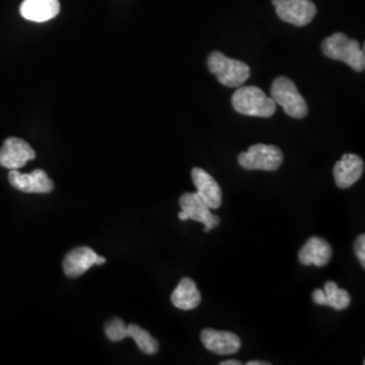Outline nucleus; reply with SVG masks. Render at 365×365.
Here are the masks:
<instances>
[{
  "label": "nucleus",
  "mask_w": 365,
  "mask_h": 365,
  "mask_svg": "<svg viewBox=\"0 0 365 365\" xmlns=\"http://www.w3.org/2000/svg\"><path fill=\"white\" fill-rule=\"evenodd\" d=\"M364 173V161L361 157L353 153H346L336 163L333 175L334 180L339 188L345 190L352 187L354 182H359Z\"/></svg>",
  "instance_id": "f8f14e48"
},
{
  "label": "nucleus",
  "mask_w": 365,
  "mask_h": 365,
  "mask_svg": "<svg viewBox=\"0 0 365 365\" xmlns=\"http://www.w3.org/2000/svg\"><path fill=\"white\" fill-rule=\"evenodd\" d=\"M271 95L274 103L280 106L289 117L302 119L307 115V103L292 80L284 76L274 78L271 87Z\"/></svg>",
  "instance_id": "20e7f679"
},
{
  "label": "nucleus",
  "mask_w": 365,
  "mask_h": 365,
  "mask_svg": "<svg viewBox=\"0 0 365 365\" xmlns=\"http://www.w3.org/2000/svg\"><path fill=\"white\" fill-rule=\"evenodd\" d=\"M283 152L274 145H252L247 152L240 153L238 164L248 170L274 172L283 164Z\"/></svg>",
  "instance_id": "39448f33"
},
{
  "label": "nucleus",
  "mask_w": 365,
  "mask_h": 365,
  "mask_svg": "<svg viewBox=\"0 0 365 365\" xmlns=\"http://www.w3.org/2000/svg\"><path fill=\"white\" fill-rule=\"evenodd\" d=\"M207 66L210 72L225 87H241L250 76V68L245 63L229 58L221 52L211 53L207 60Z\"/></svg>",
  "instance_id": "7ed1b4c3"
},
{
  "label": "nucleus",
  "mask_w": 365,
  "mask_h": 365,
  "mask_svg": "<svg viewBox=\"0 0 365 365\" xmlns=\"http://www.w3.org/2000/svg\"><path fill=\"white\" fill-rule=\"evenodd\" d=\"M277 16L289 25L306 26L317 14V7L310 0H272Z\"/></svg>",
  "instance_id": "423d86ee"
},
{
  "label": "nucleus",
  "mask_w": 365,
  "mask_h": 365,
  "mask_svg": "<svg viewBox=\"0 0 365 365\" xmlns=\"http://www.w3.org/2000/svg\"><path fill=\"white\" fill-rule=\"evenodd\" d=\"M60 13L58 0H25L21 4V15L30 22H48Z\"/></svg>",
  "instance_id": "2eb2a0df"
},
{
  "label": "nucleus",
  "mask_w": 365,
  "mask_h": 365,
  "mask_svg": "<svg viewBox=\"0 0 365 365\" xmlns=\"http://www.w3.org/2000/svg\"><path fill=\"white\" fill-rule=\"evenodd\" d=\"M322 52L331 58L345 63L357 72L365 69L364 48L356 39L348 38L344 33H334L322 42Z\"/></svg>",
  "instance_id": "f257e3e1"
},
{
  "label": "nucleus",
  "mask_w": 365,
  "mask_h": 365,
  "mask_svg": "<svg viewBox=\"0 0 365 365\" xmlns=\"http://www.w3.org/2000/svg\"><path fill=\"white\" fill-rule=\"evenodd\" d=\"M200 339L206 349L220 356L235 354L241 349V339L232 331L205 329L200 334Z\"/></svg>",
  "instance_id": "9b49d317"
},
{
  "label": "nucleus",
  "mask_w": 365,
  "mask_h": 365,
  "mask_svg": "<svg viewBox=\"0 0 365 365\" xmlns=\"http://www.w3.org/2000/svg\"><path fill=\"white\" fill-rule=\"evenodd\" d=\"M271 363H268V361H255V360H252V361H249L248 365H269Z\"/></svg>",
  "instance_id": "4be33fe9"
},
{
  "label": "nucleus",
  "mask_w": 365,
  "mask_h": 365,
  "mask_svg": "<svg viewBox=\"0 0 365 365\" xmlns=\"http://www.w3.org/2000/svg\"><path fill=\"white\" fill-rule=\"evenodd\" d=\"M105 333L113 342L122 341L128 337V325L120 318H113L106 324Z\"/></svg>",
  "instance_id": "6ab92c4d"
},
{
  "label": "nucleus",
  "mask_w": 365,
  "mask_h": 365,
  "mask_svg": "<svg viewBox=\"0 0 365 365\" xmlns=\"http://www.w3.org/2000/svg\"><path fill=\"white\" fill-rule=\"evenodd\" d=\"M36 158L34 149L21 138H9L0 149V165L9 170H19L27 161Z\"/></svg>",
  "instance_id": "0eeeda50"
},
{
  "label": "nucleus",
  "mask_w": 365,
  "mask_h": 365,
  "mask_svg": "<svg viewBox=\"0 0 365 365\" xmlns=\"http://www.w3.org/2000/svg\"><path fill=\"white\" fill-rule=\"evenodd\" d=\"M179 220H180V221H188V217H187V214H185L184 211L179 212Z\"/></svg>",
  "instance_id": "5701e85b"
},
{
  "label": "nucleus",
  "mask_w": 365,
  "mask_h": 365,
  "mask_svg": "<svg viewBox=\"0 0 365 365\" xmlns=\"http://www.w3.org/2000/svg\"><path fill=\"white\" fill-rule=\"evenodd\" d=\"M172 304L180 310H194L200 304V292L196 287L195 282L190 277H182L178 287L170 295Z\"/></svg>",
  "instance_id": "dca6fc26"
},
{
  "label": "nucleus",
  "mask_w": 365,
  "mask_h": 365,
  "mask_svg": "<svg viewBox=\"0 0 365 365\" xmlns=\"http://www.w3.org/2000/svg\"><path fill=\"white\" fill-rule=\"evenodd\" d=\"M192 182L196 187V194L200 196L210 209H220L222 205V190L218 182L202 168H194L191 172Z\"/></svg>",
  "instance_id": "ddd939ff"
},
{
  "label": "nucleus",
  "mask_w": 365,
  "mask_h": 365,
  "mask_svg": "<svg viewBox=\"0 0 365 365\" xmlns=\"http://www.w3.org/2000/svg\"><path fill=\"white\" fill-rule=\"evenodd\" d=\"M221 365H241V361H238V360H226V361H222Z\"/></svg>",
  "instance_id": "412c9836"
},
{
  "label": "nucleus",
  "mask_w": 365,
  "mask_h": 365,
  "mask_svg": "<svg viewBox=\"0 0 365 365\" xmlns=\"http://www.w3.org/2000/svg\"><path fill=\"white\" fill-rule=\"evenodd\" d=\"M128 337L134 339L140 351L145 354H156L160 349L157 339L152 337L148 330H145L138 325H134V324L128 325Z\"/></svg>",
  "instance_id": "a211bd4d"
},
{
  "label": "nucleus",
  "mask_w": 365,
  "mask_h": 365,
  "mask_svg": "<svg viewBox=\"0 0 365 365\" xmlns=\"http://www.w3.org/2000/svg\"><path fill=\"white\" fill-rule=\"evenodd\" d=\"M351 304V295L346 289L339 288L334 282H327L324 288V306L334 310H345Z\"/></svg>",
  "instance_id": "f3484780"
},
{
  "label": "nucleus",
  "mask_w": 365,
  "mask_h": 365,
  "mask_svg": "<svg viewBox=\"0 0 365 365\" xmlns=\"http://www.w3.org/2000/svg\"><path fill=\"white\" fill-rule=\"evenodd\" d=\"M9 180L16 190L27 194H49L54 188L52 180L42 170H33L31 173H21L16 170H11Z\"/></svg>",
  "instance_id": "6e6552de"
},
{
  "label": "nucleus",
  "mask_w": 365,
  "mask_h": 365,
  "mask_svg": "<svg viewBox=\"0 0 365 365\" xmlns=\"http://www.w3.org/2000/svg\"><path fill=\"white\" fill-rule=\"evenodd\" d=\"M105 262V257L98 256L91 248L78 247L66 255L63 267L66 276L73 279L86 274L92 265H103Z\"/></svg>",
  "instance_id": "9d476101"
},
{
  "label": "nucleus",
  "mask_w": 365,
  "mask_h": 365,
  "mask_svg": "<svg viewBox=\"0 0 365 365\" xmlns=\"http://www.w3.org/2000/svg\"><path fill=\"white\" fill-rule=\"evenodd\" d=\"M331 255L333 250L327 241L319 237H312L300 249L298 259L302 265L325 267L331 259Z\"/></svg>",
  "instance_id": "4468645a"
},
{
  "label": "nucleus",
  "mask_w": 365,
  "mask_h": 365,
  "mask_svg": "<svg viewBox=\"0 0 365 365\" xmlns=\"http://www.w3.org/2000/svg\"><path fill=\"white\" fill-rule=\"evenodd\" d=\"M235 111L249 117L269 118L276 113L274 99L259 87H240L232 98Z\"/></svg>",
  "instance_id": "f03ea898"
},
{
  "label": "nucleus",
  "mask_w": 365,
  "mask_h": 365,
  "mask_svg": "<svg viewBox=\"0 0 365 365\" xmlns=\"http://www.w3.org/2000/svg\"><path fill=\"white\" fill-rule=\"evenodd\" d=\"M354 253L356 257L360 261L361 267L365 268V235H360L357 237L356 242H354Z\"/></svg>",
  "instance_id": "aec40b11"
},
{
  "label": "nucleus",
  "mask_w": 365,
  "mask_h": 365,
  "mask_svg": "<svg viewBox=\"0 0 365 365\" xmlns=\"http://www.w3.org/2000/svg\"><path fill=\"white\" fill-rule=\"evenodd\" d=\"M179 203H180L182 211L187 214L188 220L200 222V223L205 225V232L212 230L221 222V220L217 215H214L210 211L207 203L196 192L195 194H191V192L182 194L180 199H179Z\"/></svg>",
  "instance_id": "1a4fd4ad"
}]
</instances>
